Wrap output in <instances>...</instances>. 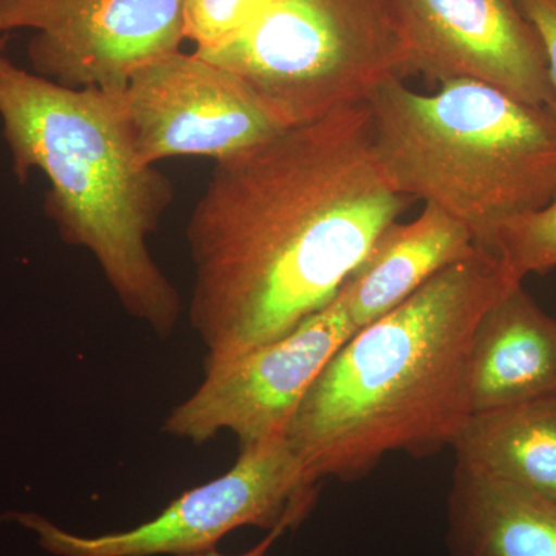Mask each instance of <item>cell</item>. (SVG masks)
<instances>
[{"mask_svg": "<svg viewBox=\"0 0 556 556\" xmlns=\"http://www.w3.org/2000/svg\"><path fill=\"white\" fill-rule=\"evenodd\" d=\"M409 201L383 174L367 102L215 161L186 226L204 369L329 305Z\"/></svg>", "mask_w": 556, "mask_h": 556, "instance_id": "6da1fadb", "label": "cell"}, {"mask_svg": "<svg viewBox=\"0 0 556 556\" xmlns=\"http://www.w3.org/2000/svg\"><path fill=\"white\" fill-rule=\"evenodd\" d=\"M522 283L484 247L428 280L332 354L287 430L314 481L354 482L390 453L452 447L473 415L468 387L479 320Z\"/></svg>", "mask_w": 556, "mask_h": 556, "instance_id": "7a4b0ae2", "label": "cell"}, {"mask_svg": "<svg viewBox=\"0 0 556 556\" xmlns=\"http://www.w3.org/2000/svg\"><path fill=\"white\" fill-rule=\"evenodd\" d=\"M0 119L17 179L31 170L49 179L46 212L61 239L93 255L131 317L170 338L181 299L149 239L174 203V182L139 161L119 91L60 86L14 64L0 42Z\"/></svg>", "mask_w": 556, "mask_h": 556, "instance_id": "3957f363", "label": "cell"}, {"mask_svg": "<svg viewBox=\"0 0 556 556\" xmlns=\"http://www.w3.org/2000/svg\"><path fill=\"white\" fill-rule=\"evenodd\" d=\"M367 104L391 188L453 215L490 251L501 226L556 192L554 110L477 80L419 93L391 79Z\"/></svg>", "mask_w": 556, "mask_h": 556, "instance_id": "277c9868", "label": "cell"}, {"mask_svg": "<svg viewBox=\"0 0 556 556\" xmlns=\"http://www.w3.org/2000/svg\"><path fill=\"white\" fill-rule=\"evenodd\" d=\"M195 53L236 75L288 127L367 102L409 73L383 0H277L229 42Z\"/></svg>", "mask_w": 556, "mask_h": 556, "instance_id": "5b68a950", "label": "cell"}, {"mask_svg": "<svg viewBox=\"0 0 556 556\" xmlns=\"http://www.w3.org/2000/svg\"><path fill=\"white\" fill-rule=\"evenodd\" d=\"M318 484L281 434L240 448L223 477L182 493L135 529L84 536L39 515L9 517L35 530L40 546L56 556H182L217 548L222 538L244 526L295 529L313 510Z\"/></svg>", "mask_w": 556, "mask_h": 556, "instance_id": "8992f818", "label": "cell"}, {"mask_svg": "<svg viewBox=\"0 0 556 556\" xmlns=\"http://www.w3.org/2000/svg\"><path fill=\"white\" fill-rule=\"evenodd\" d=\"M354 332L340 289L329 305L283 338L204 369L195 393L164 420V433L203 445L230 431L240 448L287 434L309 387Z\"/></svg>", "mask_w": 556, "mask_h": 556, "instance_id": "52a82bcc", "label": "cell"}, {"mask_svg": "<svg viewBox=\"0 0 556 556\" xmlns=\"http://www.w3.org/2000/svg\"><path fill=\"white\" fill-rule=\"evenodd\" d=\"M119 100L135 152L148 166L174 156L225 160L288 129L236 75L195 51L142 65Z\"/></svg>", "mask_w": 556, "mask_h": 556, "instance_id": "ba28073f", "label": "cell"}, {"mask_svg": "<svg viewBox=\"0 0 556 556\" xmlns=\"http://www.w3.org/2000/svg\"><path fill=\"white\" fill-rule=\"evenodd\" d=\"M17 28L36 75L110 93L186 40L182 0H0V33Z\"/></svg>", "mask_w": 556, "mask_h": 556, "instance_id": "9c48e42d", "label": "cell"}, {"mask_svg": "<svg viewBox=\"0 0 556 556\" xmlns=\"http://www.w3.org/2000/svg\"><path fill=\"white\" fill-rule=\"evenodd\" d=\"M409 72L477 80L554 110L543 43L519 0H383Z\"/></svg>", "mask_w": 556, "mask_h": 556, "instance_id": "30bf717a", "label": "cell"}, {"mask_svg": "<svg viewBox=\"0 0 556 556\" xmlns=\"http://www.w3.org/2000/svg\"><path fill=\"white\" fill-rule=\"evenodd\" d=\"M471 412L556 397V318L517 285L475 329L468 361Z\"/></svg>", "mask_w": 556, "mask_h": 556, "instance_id": "8fae6325", "label": "cell"}, {"mask_svg": "<svg viewBox=\"0 0 556 556\" xmlns=\"http://www.w3.org/2000/svg\"><path fill=\"white\" fill-rule=\"evenodd\" d=\"M479 248L463 222L430 204L413 222L391 223L343 285L351 325L358 331L379 320Z\"/></svg>", "mask_w": 556, "mask_h": 556, "instance_id": "7c38bea8", "label": "cell"}, {"mask_svg": "<svg viewBox=\"0 0 556 556\" xmlns=\"http://www.w3.org/2000/svg\"><path fill=\"white\" fill-rule=\"evenodd\" d=\"M445 543L450 556H556V503L456 464Z\"/></svg>", "mask_w": 556, "mask_h": 556, "instance_id": "4fadbf2b", "label": "cell"}, {"mask_svg": "<svg viewBox=\"0 0 556 556\" xmlns=\"http://www.w3.org/2000/svg\"><path fill=\"white\" fill-rule=\"evenodd\" d=\"M452 448L457 466L556 503V397L473 413Z\"/></svg>", "mask_w": 556, "mask_h": 556, "instance_id": "5bb4252c", "label": "cell"}, {"mask_svg": "<svg viewBox=\"0 0 556 556\" xmlns=\"http://www.w3.org/2000/svg\"><path fill=\"white\" fill-rule=\"evenodd\" d=\"M492 251L519 280L556 268V192L543 207L501 226Z\"/></svg>", "mask_w": 556, "mask_h": 556, "instance_id": "9a60e30c", "label": "cell"}, {"mask_svg": "<svg viewBox=\"0 0 556 556\" xmlns=\"http://www.w3.org/2000/svg\"><path fill=\"white\" fill-rule=\"evenodd\" d=\"M277 0H182L185 39L195 51L215 49L247 30Z\"/></svg>", "mask_w": 556, "mask_h": 556, "instance_id": "2e32d148", "label": "cell"}, {"mask_svg": "<svg viewBox=\"0 0 556 556\" xmlns=\"http://www.w3.org/2000/svg\"><path fill=\"white\" fill-rule=\"evenodd\" d=\"M519 3L543 43L556 113V0H519Z\"/></svg>", "mask_w": 556, "mask_h": 556, "instance_id": "e0dca14e", "label": "cell"}, {"mask_svg": "<svg viewBox=\"0 0 556 556\" xmlns=\"http://www.w3.org/2000/svg\"><path fill=\"white\" fill-rule=\"evenodd\" d=\"M285 532H287V530L280 529V527H278V529L269 530L268 535L263 538V540L260 541L257 546H254L251 548V551L244 552V554H240V555L219 554L217 548H212V551L201 552V554L182 555V556H266V554H268L269 548L274 546V543H276L278 538L283 535Z\"/></svg>", "mask_w": 556, "mask_h": 556, "instance_id": "ac0fdd59", "label": "cell"}]
</instances>
